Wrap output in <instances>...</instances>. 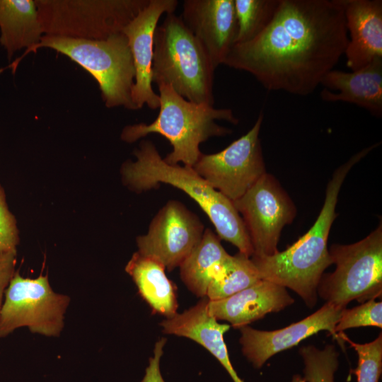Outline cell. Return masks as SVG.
<instances>
[{
    "instance_id": "15",
    "label": "cell",
    "mask_w": 382,
    "mask_h": 382,
    "mask_svg": "<svg viewBox=\"0 0 382 382\" xmlns=\"http://www.w3.org/2000/svg\"><path fill=\"white\" fill-rule=\"evenodd\" d=\"M180 16L214 66L223 64L237 35L234 0H185Z\"/></svg>"
},
{
    "instance_id": "8",
    "label": "cell",
    "mask_w": 382,
    "mask_h": 382,
    "mask_svg": "<svg viewBox=\"0 0 382 382\" xmlns=\"http://www.w3.org/2000/svg\"><path fill=\"white\" fill-rule=\"evenodd\" d=\"M335 270L323 274L318 296L342 308L357 300L364 303L381 296L382 225L364 239L348 245L333 244L329 249Z\"/></svg>"
},
{
    "instance_id": "28",
    "label": "cell",
    "mask_w": 382,
    "mask_h": 382,
    "mask_svg": "<svg viewBox=\"0 0 382 382\" xmlns=\"http://www.w3.org/2000/svg\"><path fill=\"white\" fill-rule=\"evenodd\" d=\"M18 241L16 221L8 209L4 190L0 185V250L16 251Z\"/></svg>"
},
{
    "instance_id": "29",
    "label": "cell",
    "mask_w": 382,
    "mask_h": 382,
    "mask_svg": "<svg viewBox=\"0 0 382 382\" xmlns=\"http://www.w3.org/2000/svg\"><path fill=\"white\" fill-rule=\"evenodd\" d=\"M16 251L0 250V310L5 291L15 274Z\"/></svg>"
},
{
    "instance_id": "17",
    "label": "cell",
    "mask_w": 382,
    "mask_h": 382,
    "mask_svg": "<svg viewBox=\"0 0 382 382\" xmlns=\"http://www.w3.org/2000/svg\"><path fill=\"white\" fill-rule=\"evenodd\" d=\"M339 1L350 35L344 53L347 67L357 71L382 59V1Z\"/></svg>"
},
{
    "instance_id": "4",
    "label": "cell",
    "mask_w": 382,
    "mask_h": 382,
    "mask_svg": "<svg viewBox=\"0 0 382 382\" xmlns=\"http://www.w3.org/2000/svg\"><path fill=\"white\" fill-rule=\"evenodd\" d=\"M158 88L160 106L156 119L150 124L127 125L120 137L122 141L133 143L150 134L163 136L173 148L163 158L169 164L181 162L192 168L202 154L201 143L212 137L231 133V129L219 125L216 120L238 123L231 109L192 103L168 84H158Z\"/></svg>"
},
{
    "instance_id": "25",
    "label": "cell",
    "mask_w": 382,
    "mask_h": 382,
    "mask_svg": "<svg viewBox=\"0 0 382 382\" xmlns=\"http://www.w3.org/2000/svg\"><path fill=\"white\" fill-rule=\"evenodd\" d=\"M299 353L304 364L306 382H335L339 354L333 345H326L323 349L313 345L305 346Z\"/></svg>"
},
{
    "instance_id": "27",
    "label": "cell",
    "mask_w": 382,
    "mask_h": 382,
    "mask_svg": "<svg viewBox=\"0 0 382 382\" xmlns=\"http://www.w3.org/2000/svg\"><path fill=\"white\" fill-rule=\"evenodd\" d=\"M382 328V302L370 299L352 308H345L335 328L338 335L344 330L359 327Z\"/></svg>"
},
{
    "instance_id": "10",
    "label": "cell",
    "mask_w": 382,
    "mask_h": 382,
    "mask_svg": "<svg viewBox=\"0 0 382 382\" xmlns=\"http://www.w3.org/2000/svg\"><path fill=\"white\" fill-rule=\"evenodd\" d=\"M248 233L252 256H270L277 245L283 228L292 223L296 207L271 174L264 173L240 198L232 202Z\"/></svg>"
},
{
    "instance_id": "3",
    "label": "cell",
    "mask_w": 382,
    "mask_h": 382,
    "mask_svg": "<svg viewBox=\"0 0 382 382\" xmlns=\"http://www.w3.org/2000/svg\"><path fill=\"white\" fill-rule=\"evenodd\" d=\"M135 161L121 167L124 184L137 192L168 184L185 192L198 204L215 227L217 236L251 257L253 249L242 217L233 202L213 188L192 167L169 164L161 156L154 144L141 140L133 152Z\"/></svg>"
},
{
    "instance_id": "22",
    "label": "cell",
    "mask_w": 382,
    "mask_h": 382,
    "mask_svg": "<svg viewBox=\"0 0 382 382\" xmlns=\"http://www.w3.org/2000/svg\"><path fill=\"white\" fill-rule=\"evenodd\" d=\"M0 33L9 61L17 51L39 43L44 34L35 0H0Z\"/></svg>"
},
{
    "instance_id": "24",
    "label": "cell",
    "mask_w": 382,
    "mask_h": 382,
    "mask_svg": "<svg viewBox=\"0 0 382 382\" xmlns=\"http://www.w3.org/2000/svg\"><path fill=\"white\" fill-rule=\"evenodd\" d=\"M278 4L279 0H234L238 24L235 44L248 42L262 32L271 21Z\"/></svg>"
},
{
    "instance_id": "31",
    "label": "cell",
    "mask_w": 382,
    "mask_h": 382,
    "mask_svg": "<svg viewBox=\"0 0 382 382\" xmlns=\"http://www.w3.org/2000/svg\"><path fill=\"white\" fill-rule=\"evenodd\" d=\"M291 382H306L303 377L299 374H295L293 376Z\"/></svg>"
},
{
    "instance_id": "5",
    "label": "cell",
    "mask_w": 382,
    "mask_h": 382,
    "mask_svg": "<svg viewBox=\"0 0 382 382\" xmlns=\"http://www.w3.org/2000/svg\"><path fill=\"white\" fill-rule=\"evenodd\" d=\"M215 69L181 16L166 13L154 33L152 83L168 84L192 103L214 106Z\"/></svg>"
},
{
    "instance_id": "9",
    "label": "cell",
    "mask_w": 382,
    "mask_h": 382,
    "mask_svg": "<svg viewBox=\"0 0 382 382\" xmlns=\"http://www.w3.org/2000/svg\"><path fill=\"white\" fill-rule=\"evenodd\" d=\"M4 296L0 310V338L21 327L47 337L60 335L70 298L54 292L47 276L30 279L15 272Z\"/></svg>"
},
{
    "instance_id": "13",
    "label": "cell",
    "mask_w": 382,
    "mask_h": 382,
    "mask_svg": "<svg viewBox=\"0 0 382 382\" xmlns=\"http://www.w3.org/2000/svg\"><path fill=\"white\" fill-rule=\"evenodd\" d=\"M345 308L326 303L306 318L275 330H260L248 325L241 328L239 339L241 350L255 369L274 354L297 345L307 337L325 330L339 343L344 341L335 328Z\"/></svg>"
},
{
    "instance_id": "6",
    "label": "cell",
    "mask_w": 382,
    "mask_h": 382,
    "mask_svg": "<svg viewBox=\"0 0 382 382\" xmlns=\"http://www.w3.org/2000/svg\"><path fill=\"white\" fill-rule=\"evenodd\" d=\"M46 47L66 55L86 69L96 80L105 105L137 110L132 90L135 69L127 37L123 33L104 40H85L43 35L39 43L25 51L2 70L15 74L20 61L31 52Z\"/></svg>"
},
{
    "instance_id": "11",
    "label": "cell",
    "mask_w": 382,
    "mask_h": 382,
    "mask_svg": "<svg viewBox=\"0 0 382 382\" xmlns=\"http://www.w3.org/2000/svg\"><path fill=\"white\" fill-rule=\"evenodd\" d=\"M262 120L260 112L245 134L217 153H202L192 167L231 202L240 198L266 173L259 137Z\"/></svg>"
},
{
    "instance_id": "23",
    "label": "cell",
    "mask_w": 382,
    "mask_h": 382,
    "mask_svg": "<svg viewBox=\"0 0 382 382\" xmlns=\"http://www.w3.org/2000/svg\"><path fill=\"white\" fill-rule=\"evenodd\" d=\"M261 280L250 257L238 252L231 255L224 273L209 285L206 298L209 301L227 298Z\"/></svg>"
},
{
    "instance_id": "19",
    "label": "cell",
    "mask_w": 382,
    "mask_h": 382,
    "mask_svg": "<svg viewBox=\"0 0 382 382\" xmlns=\"http://www.w3.org/2000/svg\"><path fill=\"white\" fill-rule=\"evenodd\" d=\"M320 84L325 87L320 92L323 100L353 103L375 117H381L382 59L351 72L332 69Z\"/></svg>"
},
{
    "instance_id": "30",
    "label": "cell",
    "mask_w": 382,
    "mask_h": 382,
    "mask_svg": "<svg viewBox=\"0 0 382 382\" xmlns=\"http://www.w3.org/2000/svg\"><path fill=\"white\" fill-rule=\"evenodd\" d=\"M166 338L159 339L155 344L154 354L149 358V366L145 370V375L141 382H165L160 371V360L163 354Z\"/></svg>"
},
{
    "instance_id": "12",
    "label": "cell",
    "mask_w": 382,
    "mask_h": 382,
    "mask_svg": "<svg viewBox=\"0 0 382 382\" xmlns=\"http://www.w3.org/2000/svg\"><path fill=\"white\" fill-rule=\"evenodd\" d=\"M204 225L177 200L168 201L137 238V252L161 262L168 271L179 267L200 242Z\"/></svg>"
},
{
    "instance_id": "26",
    "label": "cell",
    "mask_w": 382,
    "mask_h": 382,
    "mask_svg": "<svg viewBox=\"0 0 382 382\" xmlns=\"http://www.w3.org/2000/svg\"><path fill=\"white\" fill-rule=\"evenodd\" d=\"M339 337L354 348L358 356L357 366L354 370L357 382H379L382 373V334L373 341L359 344L351 340L344 332Z\"/></svg>"
},
{
    "instance_id": "14",
    "label": "cell",
    "mask_w": 382,
    "mask_h": 382,
    "mask_svg": "<svg viewBox=\"0 0 382 382\" xmlns=\"http://www.w3.org/2000/svg\"><path fill=\"white\" fill-rule=\"evenodd\" d=\"M178 4L177 0H150L122 30L127 38L135 69L132 100L137 110L144 105L151 110L160 106L159 95L152 88L154 33L161 16L174 13Z\"/></svg>"
},
{
    "instance_id": "2",
    "label": "cell",
    "mask_w": 382,
    "mask_h": 382,
    "mask_svg": "<svg viewBox=\"0 0 382 382\" xmlns=\"http://www.w3.org/2000/svg\"><path fill=\"white\" fill-rule=\"evenodd\" d=\"M378 146L371 145L338 167L329 181L323 206L313 226L286 250L273 255L250 259L261 279L295 291L309 308L318 301V286L324 271L332 264L328 248L329 233L337 214L338 195L352 168Z\"/></svg>"
},
{
    "instance_id": "16",
    "label": "cell",
    "mask_w": 382,
    "mask_h": 382,
    "mask_svg": "<svg viewBox=\"0 0 382 382\" xmlns=\"http://www.w3.org/2000/svg\"><path fill=\"white\" fill-rule=\"evenodd\" d=\"M294 303L285 287L261 279L227 298L209 300L207 311L216 320H225L232 328L240 329Z\"/></svg>"
},
{
    "instance_id": "20",
    "label": "cell",
    "mask_w": 382,
    "mask_h": 382,
    "mask_svg": "<svg viewBox=\"0 0 382 382\" xmlns=\"http://www.w3.org/2000/svg\"><path fill=\"white\" fill-rule=\"evenodd\" d=\"M158 261L134 253L125 267L139 294L152 311L169 318L177 313L176 286Z\"/></svg>"
},
{
    "instance_id": "21",
    "label": "cell",
    "mask_w": 382,
    "mask_h": 382,
    "mask_svg": "<svg viewBox=\"0 0 382 382\" xmlns=\"http://www.w3.org/2000/svg\"><path fill=\"white\" fill-rule=\"evenodd\" d=\"M231 256L219 236L205 229L199 244L179 267L181 279L195 295L204 298L210 283L225 272Z\"/></svg>"
},
{
    "instance_id": "18",
    "label": "cell",
    "mask_w": 382,
    "mask_h": 382,
    "mask_svg": "<svg viewBox=\"0 0 382 382\" xmlns=\"http://www.w3.org/2000/svg\"><path fill=\"white\" fill-rule=\"evenodd\" d=\"M208 299L181 313L163 320L160 325L164 333L190 339L207 349L223 366L233 382H244L237 374L229 359L224 335L231 328L219 323L207 311Z\"/></svg>"
},
{
    "instance_id": "7",
    "label": "cell",
    "mask_w": 382,
    "mask_h": 382,
    "mask_svg": "<svg viewBox=\"0 0 382 382\" xmlns=\"http://www.w3.org/2000/svg\"><path fill=\"white\" fill-rule=\"evenodd\" d=\"M150 0H35L44 35L104 40L122 33Z\"/></svg>"
},
{
    "instance_id": "1",
    "label": "cell",
    "mask_w": 382,
    "mask_h": 382,
    "mask_svg": "<svg viewBox=\"0 0 382 382\" xmlns=\"http://www.w3.org/2000/svg\"><path fill=\"white\" fill-rule=\"evenodd\" d=\"M347 43L339 0H279L265 29L235 44L223 64L250 73L267 90L306 96L334 69Z\"/></svg>"
}]
</instances>
